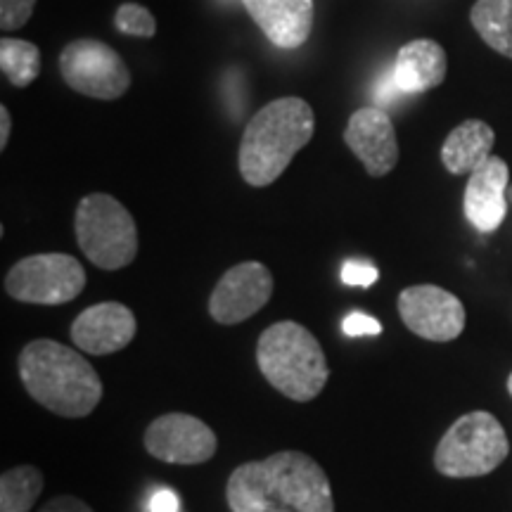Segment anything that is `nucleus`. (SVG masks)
I'll return each instance as SVG.
<instances>
[{"label": "nucleus", "mask_w": 512, "mask_h": 512, "mask_svg": "<svg viewBox=\"0 0 512 512\" xmlns=\"http://www.w3.org/2000/svg\"><path fill=\"white\" fill-rule=\"evenodd\" d=\"M226 501L230 512H335L328 475L302 451H278L235 467Z\"/></svg>", "instance_id": "f257e3e1"}, {"label": "nucleus", "mask_w": 512, "mask_h": 512, "mask_svg": "<svg viewBox=\"0 0 512 512\" xmlns=\"http://www.w3.org/2000/svg\"><path fill=\"white\" fill-rule=\"evenodd\" d=\"M19 377L31 399L60 418H86L102 399V380L67 344L34 339L19 354Z\"/></svg>", "instance_id": "f03ea898"}, {"label": "nucleus", "mask_w": 512, "mask_h": 512, "mask_svg": "<svg viewBox=\"0 0 512 512\" xmlns=\"http://www.w3.org/2000/svg\"><path fill=\"white\" fill-rule=\"evenodd\" d=\"M316 131L311 105L302 98H278L249 119L240 143V174L252 188H266L285 174Z\"/></svg>", "instance_id": "7ed1b4c3"}, {"label": "nucleus", "mask_w": 512, "mask_h": 512, "mask_svg": "<svg viewBox=\"0 0 512 512\" xmlns=\"http://www.w3.org/2000/svg\"><path fill=\"white\" fill-rule=\"evenodd\" d=\"M256 363L271 387L299 403L316 399L330 377L320 342L294 320H280L261 332Z\"/></svg>", "instance_id": "20e7f679"}, {"label": "nucleus", "mask_w": 512, "mask_h": 512, "mask_svg": "<svg viewBox=\"0 0 512 512\" xmlns=\"http://www.w3.org/2000/svg\"><path fill=\"white\" fill-rule=\"evenodd\" d=\"M76 242L86 259L102 271L126 268L138 254V228L119 200L105 192L83 197L76 207Z\"/></svg>", "instance_id": "39448f33"}, {"label": "nucleus", "mask_w": 512, "mask_h": 512, "mask_svg": "<svg viewBox=\"0 0 512 512\" xmlns=\"http://www.w3.org/2000/svg\"><path fill=\"white\" fill-rule=\"evenodd\" d=\"M508 451V437L498 418L486 411L465 413L441 437L434 467L453 479L484 477L508 458Z\"/></svg>", "instance_id": "423d86ee"}, {"label": "nucleus", "mask_w": 512, "mask_h": 512, "mask_svg": "<svg viewBox=\"0 0 512 512\" xmlns=\"http://www.w3.org/2000/svg\"><path fill=\"white\" fill-rule=\"evenodd\" d=\"M86 271L72 254H34L17 261L5 275V292L24 304L60 306L79 297Z\"/></svg>", "instance_id": "0eeeda50"}, {"label": "nucleus", "mask_w": 512, "mask_h": 512, "mask_svg": "<svg viewBox=\"0 0 512 512\" xmlns=\"http://www.w3.org/2000/svg\"><path fill=\"white\" fill-rule=\"evenodd\" d=\"M60 72L72 91L95 100H119L131 86L124 57L95 38L69 43L60 55Z\"/></svg>", "instance_id": "6e6552de"}, {"label": "nucleus", "mask_w": 512, "mask_h": 512, "mask_svg": "<svg viewBox=\"0 0 512 512\" xmlns=\"http://www.w3.org/2000/svg\"><path fill=\"white\" fill-rule=\"evenodd\" d=\"M145 448L171 465H202L214 458L219 439L207 422L188 413L159 415L147 425Z\"/></svg>", "instance_id": "1a4fd4ad"}, {"label": "nucleus", "mask_w": 512, "mask_h": 512, "mask_svg": "<svg viewBox=\"0 0 512 512\" xmlns=\"http://www.w3.org/2000/svg\"><path fill=\"white\" fill-rule=\"evenodd\" d=\"M399 316L406 328L430 342H451L465 330V306L437 285H413L399 294Z\"/></svg>", "instance_id": "9d476101"}, {"label": "nucleus", "mask_w": 512, "mask_h": 512, "mask_svg": "<svg viewBox=\"0 0 512 512\" xmlns=\"http://www.w3.org/2000/svg\"><path fill=\"white\" fill-rule=\"evenodd\" d=\"M271 297V271L259 261H242L221 275L209 297V313L216 323L238 325L264 309Z\"/></svg>", "instance_id": "9b49d317"}, {"label": "nucleus", "mask_w": 512, "mask_h": 512, "mask_svg": "<svg viewBox=\"0 0 512 512\" xmlns=\"http://www.w3.org/2000/svg\"><path fill=\"white\" fill-rule=\"evenodd\" d=\"M344 143L361 159L368 176L382 178L399 162V143L389 114L380 107H363L351 114Z\"/></svg>", "instance_id": "f8f14e48"}, {"label": "nucleus", "mask_w": 512, "mask_h": 512, "mask_svg": "<svg viewBox=\"0 0 512 512\" xmlns=\"http://www.w3.org/2000/svg\"><path fill=\"white\" fill-rule=\"evenodd\" d=\"M133 311L119 302L88 306L72 323V342L91 356H107L126 349L136 337Z\"/></svg>", "instance_id": "ddd939ff"}, {"label": "nucleus", "mask_w": 512, "mask_h": 512, "mask_svg": "<svg viewBox=\"0 0 512 512\" xmlns=\"http://www.w3.org/2000/svg\"><path fill=\"white\" fill-rule=\"evenodd\" d=\"M508 164L501 157L491 155L486 162L472 171L465 185L463 207L467 221L479 233H494L508 214Z\"/></svg>", "instance_id": "4468645a"}, {"label": "nucleus", "mask_w": 512, "mask_h": 512, "mask_svg": "<svg viewBox=\"0 0 512 512\" xmlns=\"http://www.w3.org/2000/svg\"><path fill=\"white\" fill-rule=\"evenodd\" d=\"M242 5L275 48L294 50L309 41L313 0H242Z\"/></svg>", "instance_id": "2eb2a0df"}, {"label": "nucleus", "mask_w": 512, "mask_h": 512, "mask_svg": "<svg viewBox=\"0 0 512 512\" xmlns=\"http://www.w3.org/2000/svg\"><path fill=\"white\" fill-rule=\"evenodd\" d=\"M448 60L444 48L430 38L406 43L394 62V79L406 95L425 93L446 79Z\"/></svg>", "instance_id": "dca6fc26"}, {"label": "nucleus", "mask_w": 512, "mask_h": 512, "mask_svg": "<svg viewBox=\"0 0 512 512\" xmlns=\"http://www.w3.org/2000/svg\"><path fill=\"white\" fill-rule=\"evenodd\" d=\"M494 128L479 119L463 121L453 128L441 147V162L451 174L465 176L477 171L494 150Z\"/></svg>", "instance_id": "f3484780"}, {"label": "nucleus", "mask_w": 512, "mask_h": 512, "mask_svg": "<svg viewBox=\"0 0 512 512\" xmlns=\"http://www.w3.org/2000/svg\"><path fill=\"white\" fill-rule=\"evenodd\" d=\"M470 19L486 46L512 60V0H477Z\"/></svg>", "instance_id": "a211bd4d"}, {"label": "nucleus", "mask_w": 512, "mask_h": 512, "mask_svg": "<svg viewBox=\"0 0 512 512\" xmlns=\"http://www.w3.org/2000/svg\"><path fill=\"white\" fill-rule=\"evenodd\" d=\"M43 472L34 465H19L0 477V512H29L43 494Z\"/></svg>", "instance_id": "6ab92c4d"}, {"label": "nucleus", "mask_w": 512, "mask_h": 512, "mask_svg": "<svg viewBox=\"0 0 512 512\" xmlns=\"http://www.w3.org/2000/svg\"><path fill=\"white\" fill-rule=\"evenodd\" d=\"M0 69L12 86L27 88L41 74V50L29 41L5 36L0 41Z\"/></svg>", "instance_id": "aec40b11"}, {"label": "nucleus", "mask_w": 512, "mask_h": 512, "mask_svg": "<svg viewBox=\"0 0 512 512\" xmlns=\"http://www.w3.org/2000/svg\"><path fill=\"white\" fill-rule=\"evenodd\" d=\"M114 24L121 34L136 36V38H152L157 34V19L150 10L136 3H124L119 5Z\"/></svg>", "instance_id": "412c9836"}, {"label": "nucleus", "mask_w": 512, "mask_h": 512, "mask_svg": "<svg viewBox=\"0 0 512 512\" xmlns=\"http://www.w3.org/2000/svg\"><path fill=\"white\" fill-rule=\"evenodd\" d=\"M36 0H0V27L3 31L22 29L34 15Z\"/></svg>", "instance_id": "4be33fe9"}, {"label": "nucleus", "mask_w": 512, "mask_h": 512, "mask_svg": "<svg viewBox=\"0 0 512 512\" xmlns=\"http://www.w3.org/2000/svg\"><path fill=\"white\" fill-rule=\"evenodd\" d=\"M380 271L370 261H347L342 266V283L351 287H373Z\"/></svg>", "instance_id": "5701e85b"}, {"label": "nucleus", "mask_w": 512, "mask_h": 512, "mask_svg": "<svg viewBox=\"0 0 512 512\" xmlns=\"http://www.w3.org/2000/svg\"><path fill=\"white\" fill-rule=\"evenodd\" d=\"M342 330H344V335H349V337L380 335V332H382V323H380V320H377V318L368 316V313L354 311V313H349L347 318H344Z\"/></svg>", "instance_id": "b1692460"}, {"label": "nucleus", "mask_w": 512, "mask_h": 512, "mask_svg": "<svg viewBox=\"0 0 512 512\" xmlns=\"http://www.w3.org/2000/svg\"><path fill=\"white\" fill-rule=\"evenodd\" d=\"M373 95L380 105H394V102H399V98H403L406 93H403L399 88V83H396L394 72H387L380 81L375 83Z\"/></svg>", "instance_id": "393cba45"}, {"label": "nucleus", "mask_w": 512, "mask_h": 512, "mask_svg": "<svg viewBox=\"0 0 512 512\" xmlns=\"http://www.w3.org/2000/svg\"><path fill=\"white\" fill-rule=\"evenodd\" d=\"M41 512H93L86 503L74 496H57L43 505Z\"/></svg>", "instance_id": "a878e982"}, {"label": "nucleus", "mask_w": 512, "mask_h": 512, "mask_svg": "<svg viewBox=\"0 0 512 512\" xmlns=\"http://www.w3.org/2000/svg\"><path fill=\"white\" fill-rule=\"evenodd\" d=\"M181 510V501L174 491L159 489L155 496L150 498V512H178Z\"/></svg>", "instance_id": "bb28decb"}, {"label": "nucleus", "mask_w": 512, "mask_h": 512, "mask_svg": "<svg viewBox=\"0 0 512 512\" xmlns=\"http://www.w3.org/2000/svg\"><path fill=\"white\" fill-rule=\"evenodd\" d=\"M10 131H12L10 110L5 105H0V150H5V147H8Z\"/></svg>", "instance_id": "cd10ccee"}, {"label": "nucleus", "mask_w": 512, "mask_h": 512, "mask_svg": "<svg viewBox=\"0 0 512 512\" xmlns=\"http://www.w3.org/2000/svg\"><path fill=\"white\" fill-rule=\"evenodd\" d=\"M508 392H510V396H512V373H510V377H508Z\"/></svg>", "instance_id": "c85d7f7f"}, {"label": "nucleus", "mask_w": 512, "mask_h": 512, "mask_svg": "<svg viewBox=\"0 0 512 512\" xmlns=\"http://www.w3.org/2000/svg\"><path fill=\"white\" fill-rule=\"evenodd\" d=\"M510 190V200H512V188H508Z\"/></svg>", "instance_id": "c756f323"}]
</instances>
